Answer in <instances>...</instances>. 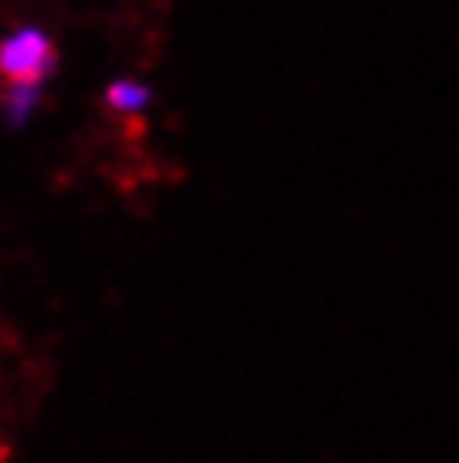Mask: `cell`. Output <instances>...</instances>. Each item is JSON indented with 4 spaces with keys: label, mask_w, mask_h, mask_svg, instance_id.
<instances>
[{
    "label": "cell",
    "mask_w": 459,
    "mask_h": 463,
    "mask_svg": "<svg viewBox=\"0 0 459 463\" xmlns=\"http://www.w3.org/2000/svg\"><path fill=\"white\" fill-rule=\"evenodd\" d=\"M8 114H13L16 122H24L28 118V110L36 107V87L32 83H13V90H8Z\"/></svg>",
    "instance_id": "obj_3"
},
{
    "label": "cell",
    "mask_w": 459,
    "mask_h": 463,
    "mask_svg": "<svg viewBox=\"0 0 459 463\" xmlns=\"http://www.w3.org/2000/svg\"><path fill=\"white\" fill-rule=\"evenodd\" d=\"M55 63V48L40 28H20L16 36L0 43V75L13 83H32L36 87Z\"/></svg>",
    "instance_id": "obj_1"
},
{
    "label": "cell",
    "mask_w": 459,
    "mask_h": 463,
    "mask_svg": "<svg viewBox=\"0 0 459 463\" xmlns=\"http://www.w3.org/2000/svg\"><path fill=\"white\" fill-rule=\"evenodd\" d=\"M107 102L114 110H122V114H134V110H142L149 102V90L142 83H114L107 90Z\"/></svg>",
    "instance_id": "obj_2"
}]
</instances>
